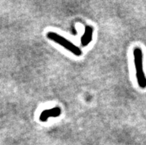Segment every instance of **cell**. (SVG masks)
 I'll list each match as a JSON object with an SVG mask.
<instances>
[{
    "mask_svg": "<svg viewBox=\"0 0 146 145\" xmlns=\"http://www.w3.org/2000/svg\"><path fill=\"white\" fill-rule=\"evenodd\" d=\"M133 61L138 85L140 88L145 89L146 76L143 69V53L140 48H135L133 50Z\"/></svg>",
    "mask_w": 146,
    "mask_h": 145,
    "instance_id": "6da1fadb",
    "label": "cell"
},
{
    "mask_svg": "<svg viewBox=\"0 0 146 145\" xmlns=\"http://www.w3.org/2000/svg\"><path fill=\"white\" fill-rule=\"evenodd\" d=\"M47 37L50 40L54 41L56 43L60 44L61 46H62L63 48H65L66 50L71 52L73 54H74L76 56H80L82 54V52L81 49L80 48H78L77 46H76L75 44H73L72 42H70V41L66 39L63 36L59 35L58 33H54V32H48L47 33Z\"/></svg>",
    "mask_w": 146,
    "mask_h": 145,
    "instance_id": "7a4b0ae2",
    "label": "cell"
},
{
    "mask_svg": "<svg viewBox=\"0 0 146 145\" xmlns=\"http://www.w3.org/2000/svg\"><path fill=\"white\" fill-rule=\"evenodd\" d=\"M93 31H94V29H93L92 27L88 25L85 27V33L81 38L82 46H87L91 43L93 37Z\"/></svg>",
    "mask_w": 146,
    "mask_h": 145,
    "instance_id": "277c9868",
    "label": "cell"
},
{
    "mask_svg": "<svg viewBox=\"0 0 146 145\" xmlns=\"http://www.w3.org/2000/svg\"><path fill=\"white\" fill-rule=\"evenodd\" d=\"M60 115H61V109L56 107L54 108L42 111V113L39 116V120L42 122H45L50 117H58Z\"/></svg>",
    "mask_w": 146,
    "mask_h": 145,
    "instance_id": "3957f363",
    "label": "cell"
}]
</instances>
